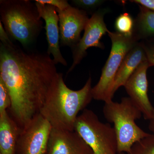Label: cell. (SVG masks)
<instances>
[{
  "label": "cell",
  "instance_id": "obj_1",
  "mask_svg": "<svg viewBox=\"0 0 154 154\" xmlns=\"http://www.w3.org/2000/svg\"><path fill=\"white\" fill-rule=\"evenodd\" d=\"M60 73L47 53L26 52L12 40L0 43V78L11 96L8 110L21 129L35 116Z\"/></svg>",
  "mask_w": 154,
  "mask_h": 154
},
{
  "label": "cell",
  "instance_id": "obj_2",
  "mask_svg": "<svg viewBox=\"0 0 154 154\" xmlns=\"http://www.w3.org/2000/svg\"><path fill=\"white\" fill-rule=\"evenodd\" d=\"M92 78L89 77L85 86L78 91L69 88L60 73L56 83L39 110L53 128L74 131L78 114L91 103Z\"/></svg>",
  "mask_w": 154,
  "mask_h": 154
},
{
  "label": "cell",
  "instance_id": "obj_3",
  "mask_svg": "<svg viewBox=\"0 0 154 154\" xmlns=\"http://www.w3.org/2000/svg\"><path fill=\"white\" fill-rule=\"evenodd\" d=\"M0 15L10 38L24 48L34 43L43 28L36 4L29 0H1Z\"/></svg>",
  "mask_w": 154,
  "mask_h": 154
},
{
  "label": "cell",
  "instance_id": "obj_4",
  "mask_svg": "<svg viewBox=\"0 0 154 154\" xmlns=\"http://www.w3.org/2000/svg\"><path fill=\"white\" fill-rule=\"evenodd\" d=\"M103 113L107 121L114 125L119 154L128 152L135 143L150 134L136 123L142 113L128 97L122 98L119 102H105Z\"/></svg>",
  "mask_w": 154,
  "mask_h": 154
},
{
  "label": "cell",
  "instance_id": "obj_5",
  "mask_svg": "<svg viewBox=\"0 0 154 154\" xmlns=\"http://www.w3.org/2000/svg\"><path fill=\"white\" fill-rule=\"evenodd\" d=\"M107 33L112 43L110 55L102 69L99 82L92 90L93 99L105 102L112 101V90L116 74L128 53L139 40L134 33L127 36L109 30Z\"/></svg>",
  "mask_w": 154,
  "mask_h": 154
},
{
  "label": "cell",
  "instance_id": "obj_6",
  "mask_svg": "<svg viewBox=\"0 0 154 154\" xmlns=\"http://www.w3.org/2000/svg\"><path fill=\"white\" fill-rule=\"evenodd\" d=\"M74 130L91 148L94 154H119L114 128L100 121L92 110L85 109L79 115Z\"/></svg>",
  "mask_w": 154,
  "mask_h": 154
},
{
  "label": "cell",
  "instance_id": "obj_7",
  "mask_svg": "<svg viewBox=\"0 0 154 154\" xmlns=\"http://www.w3.org/2000/svg\"><path fill=\"white\" fill-rule=\"evenodd\" d=\"M52 127L40 113L21 131L15 154H45Z\"/></svg>",
  "mask_w": 154,
  "mask_h": 154
},
{
  "label": "cell",
  "instance_id": "obj_8",
  "mask_svg": "<svg viewBox=\"0 0 154 154\" xmlns=\"http://www.w3.org/2000/svg\"><path fill=\"white\" fill-rule=\"evenodd\" d=\"M107 11L105 9L94 13L89 19L85 29V33L80 41L72 48L73 62L67 74L70 72L87 55V50L91 47L103 48L101 38L107 33L108 29L104 22V16Z\"/></svg>",
  "mask_w": 154,
  "mask_h": 154
},
{
  "label": "cell",
  "instance_id": "obj_9",
  "mask_svg": "<svg viewBox=\"0 0 154 154\" xmlns=\"http://www.w3.org/2000/svg\"><path fill=\"white\" fill-rule=\"evenodd\" d=\"M56 9L59 18L60 45L72 48L80 41L81 33L90 19L85 10L71 5L63 11Z\"/></svg>",
  "mask_w": 154,
  "mask_h": 154
},
{
  "label": "cell",
  "instance_id": "obj_10",
  "mask_svg": "<svg viewBox=\"0 0 154 154\" xmlns=\"http://www.w3.org/2000/svg\"><path fill=\"white\" fill-rule=\"evenodd\" d=\"M149 67L147 60L142 63L124 86L128 97L140 110L145 119L149 120L154 111L148 96L147 71Z\"/></svg>",
  "mask_w": 154,
  "mask_h": 154
},
{
  "label": "cell",
  "instance_id": "obj_11",
  "mask_svg": "<svg viewBox=\"0 0 154 154\" xmlns=\"http://www.w3.org/2000/svg\"><path fill=\"white\" fill-rule=\"evenodd\" d=\"M45 154H94L75 131L53 128Z\"/></svg>",
  "mask_w": 154,
  "mask_h": 154
},
{
  "label": "cell",
  "instance_id": "obj_12",
  "mask_svg": "<svg viewBox=\"0 0 154 154\" xmlns=\"http://www.w3.org/2000/svg\"><path fill=\"white\" fill-rule=\"evenodd\" d=\"M39 15L44 19L45 25L46 39L48 48L47 53L52 55L54 62L57 64L60 63L66 66L67 63L63 56L60 50V42L59 18L56 8L54 6L42 5L35 2Z\"/></svg>",
  "mask_w": 154,
  "mask_h": 154
},
{
  "label": "cell",
  "instance_id": "obj_13",
  "mask_svg": "<svg viewBox=\"0 0 154 154\" xmlns=\"http://www.w3.org/2000/svg\"><path fill=\"white\" fill-rule=\"evenodd\" d=\"M147 60L143 42H138L128 53L119 68L114 80L112 96L127 81L142 63Z\"/></svg>",
  "mask_w": 154,
  "mask_h": 154
},
{
  "label": "cell",
  "instance_id": "obj_14",
  "mask_svg": "<svg viewBox=\"0 0 154 154\" xmlns=\"http://www.w3.org/2000/svg\"><path fill=\"white\" fill-rule=\"evenodd\" d=\"M21 131L8 110L0 114V154H15Z\"/></svg>",
  "mask_w": 154,
  "mask_h": 154
},
{
  "label": "cell",
  "instance_id": "obj_15",
  "mask_svg": "<svg viewBox=\"0 0 154 154\" xmlns=\"http://www.w3.org/2000/svg\"><path fill=\"white\" fill-rule=\"evenodd\" d=\"M139 8L133 33L139 39L150 38L154 36V11L140 5Z\"/></svg>",
  "mask_w": 154,
  "mask_h": 154
},
{
  "label": "cell",
  "instance_id": "obj_16",
  "mask_svg": "<svg viewBox=\"0 0 154 154\" xmlns=\"http://www.w3.org/2000/svg\"><path fill=\"white\" fill-rule=\"evenodd\" d=\"M115 26L118 33L127 36L133 34L134 22L128 13H125L119 15L116 20Z\"/></svg>",
  "mask_w": 154,
  "mask_h": 154
},
{
  "label": "cell",
  "instance_id": "obj_17",
  "mask_svg": "<svg viewBox=\"0 0 154 154\" xmlns=\"http://www.w3.org/2000/svg\"><path fill=\"white\" fill-rule=\"evenodd\" d=\"M127 154H154V135L150 134L135 143Z\"/></svg>",
  "mask_w": 154,
  "mask_h": 154
},
{
  "label": "cell",
  "instance_id": "obj_18",
  "mask_svg": "<svg viewBox=\"0 0 154 154\" xmlns=\"http://www.w3.org/2000/svg\"><path fill=\"white\" fill-rule=\"evenodd\" d=\"M11 96L5 84L0 78V114L4 113L11 108Z\"/></svg>",
  "mask_w": 154,
  "mask_h": 154
},
{
  "label": "cell",
  "instance_id": "obj_19",
  "mask_svg": "<svg viewBox=\"0 0 154 154\" xmlns=\"http://www.w3.org/2000/svg\"><path fill=\"white\" fill-rule=\"evenodd\" d=\"M105 2L102 0H74L72 2L82 10H90L98 8Z\"/></svg>",
  "mask_w": 154,
  "mask_h": 154
},
{
  "label": "cell",
  "instance_id": "obj_20",
  "mask_svg": "<svg viewBox=\"0 0 154 154\" xmlns=\"http://www.w3.org/2000/svg\"><path fill=\"white\" fill-rule=\"evenodd\" d=\"M35 2L42 4L50 5L55 7L57 10L63 11L70 6L66 0H36Z\"/></svg>",
  "mask_w": 154,
  "mask_h": 154
},
{
  "label": "cell",
  "instance_id": "obj_21",
  "mask_svg": "<svg viewBox=\"0 0 154 154\" xmlns=\"http://www.w3.org/2000/svg\"><path fill=\"white\" fill-rule=\"evenodd\" d=\"M143 46L149 67L154 66V43L143 42Z\"/></svg>",
  "mask_w": 154,
  "mask_h": 154
},
{
  "label": "cell",
  "instance_id": "obj_22",
  "mask_svg": "<svg viewBox=\"0 0 154 154\" xmlns=\"http://www.w3.org/2000/svg\"><path fill=\"white\" fill-rule=\"evenodd\" d=\"M130 2L136 3L140 5L154 11V0H133L130 1Z\"/></svg>",
  "mask_w": 154,
  "mask_h": 154
},
{
  "label": "cell",
  "instance_id": "obj_23",
  "mask_svg": "<svg viewBox=\"0 0 154 154\" xmlns=\"http://www.w3.org/2000/svg\"><path fill=\"white\" fill-rule=\"evenodd\" d=\"M0 40L1 43H6L11 41L10 36L6 32L2 23L0 21Z\"/></svg>",
  "mask_w": 154,
  "mask_h": 154
},
{
  "label": "cell",
  "instance_id": "obj_24",
  "mask_svg": "<svg viewBox=\"0 0 154 154\" xmlns=\"http://www.w3.org/2000/svg\"><path fill=\"white\" fill-rule=\"evenodd\" d=\"M149 130L153 133V134L154 135V111L152 116L149 120Z\"/></svg>",
  "mask_w": 154,
  "mask_h": 154
},
{
  "label": "cell",
  "instance_id": "obj_25",
  "mask_svg": "<svg viewBox=\"0 0 154 154\" xmlns=\"http://www.w3.org/2000/svg\"><path fill=\"white\" fill-rule=\"evenodd\" d=\"M150 41L152 43H154V36L149 38Z\"/></svg>",
  "mask_w": 154,
  "mask_h": 154
},
{
  "label": "cell",
  "instance_id": "obj_26",
  "mask_svg": "<svg viewBox=\"0 0 154 154\" xmlns=\"http://www.w3.org/2000/svg\"><path fill=\"white\" fill-rule=\"evenodd\" d=\"M119 154H125V153H120Z\"/></svg>",
  "mask_w": 154,
  "mask_h": 154
}]
</instances>
